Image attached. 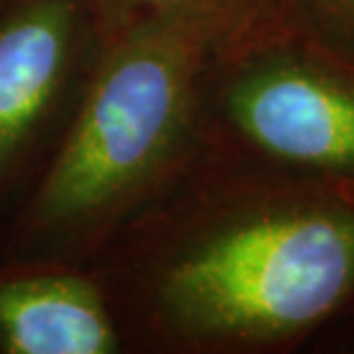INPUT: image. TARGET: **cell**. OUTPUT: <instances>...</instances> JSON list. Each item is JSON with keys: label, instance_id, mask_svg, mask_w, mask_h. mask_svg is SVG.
<instances>
[{"label": "cell", "instance_id": "obj_4", "mask_svg": "<svg viewBox=\"0 0 354 354\" xmlns=\"http://www.w3.org/2000/svg\"><path fill=\"white\" fill-rule=\"evenodd\" d=\"M106 44L95 0L0 5V228L65 138Z\"/></svg>", "mask_w": 354, "mask_h": 354}, {"label": "cell", "instance_id": "obj_2", "mask_svg": "<svg viewBox=\"0 0 354 354\" xmlns=\"http://www.w3.org/2000/svg\"><path fill=\"white\" fill-rule=\"evenodd\" d=\"M212 60L168 26L111 37L65 138L0 228V260L88 265L194 152Z\"/></svg>", "mask_w": 354, "mask_h": 354}, {"label": "cell", "instance_id": "obj_8", "mask_svg": "<svg viewBox=\"0 0 354 354\" xmlns=\"http://www.w3.org/2000/svg\"><path fill=\"white\" fill-rule=\"evenodd\" d=\"M3 3H7V0H0V5H3Z\"/></svg>", "mask_w": 354, "mask_h": 354}, {"label": "cell", "instance_id": "obj_6", "mask_svg": "<svg viewBox=\"0 0 354 354\" xmlns=\"http://www.w3.org/2000/svg\"><path fill=\"white\" fill-rule=\"evenodd\" d=\"M106 37L140 26H168L201 39L214 58L272 44L279 0H95Z\"/></svg>", "mask_w": 354, "mask_h": 354}, {"label": "cell", "instance_id": "obj_7", "mask_svg": "<svg viewBox=\"0 0 354 354\" xmlns=\"http://www.w3.org/2000/svg\"><path fill=\"white\" fill-rule=\"evenodd\" d=\"M338 14H343L348 21H354V0H329Z\"/></svg>", "mask_w": 354, "mask_h": 354}, {"label": "cell", "instance_id": "obj_1", "mask_svg": "<svg viewBox=\"0 0 354 354\" xmlns=\"http://www.w3.org/2000/svg\"><path fill=\"white\" fill-rule=\"evenodd\" d=\"M88 267L131 352L288 341L354 288V212L281 201L198 145Z\"/></svg>", "mask_w": 354, "mask_h": 354}, {"label": "cell", "instance_id": "obj_5", "mask_svg": "<svg viewBox=\"0 0 354 354\" xmlns=\"http://www.w3.org/2000/svg\"><path fill=\"white\" fill-rule=\"evenodd\" d=\"M0 354H129L88 265L0 260Z\"/></svg>", "mask_w": 354, "mask_h": 354}, {"label": "cell", "instance_id": "obj_3", "mask_svg": "<svg viewBox=\"0 0 354 354\" xmlns=\"http://www.w3.org/2000/svg\"><path fill=\"white\" fill-rule=\"evenodd\" d=\"M196 143L228 157L354 175V86L274 41L214 58Z\"/></svg>", "mask_w": 354, "mask_h": 354}]
</instances>
